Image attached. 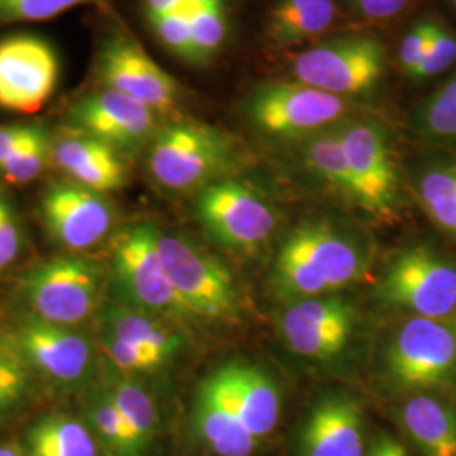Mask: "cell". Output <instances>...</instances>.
<instances>
[{
    "label": "cell",
    "instance_id": "obj_1",
    "mask_svg": "<svg viewBox=\"0 0 456 456\" xmlns=\"http://www.w3.org/2000/svg\"><path fill=\"white\" fill-rule=\"evenodd\" d=\"M370 247L354 232L326 220L306 222L286 237L273 265V288L284 301L338 293L360 281Z\"/></svg>",
    "mask_w": 456,
    "mask_h": 456
},
{
    "label": "cell",
    "instance_id": "obj_2",
    "mask_svg": "<svg viewBox=\"0 0 456 456\" xmlns=\"http://www.w3.org/2000/svg\"><path fill=\"white\" fill-rule=\"evenodd\" d=\"M379 382L394 395L456 387L455 318L404 316L382 342Z\"/></svg>",
    "mask_w": 456,
    "mask_h": 456
},
{
    "label": "cell",
    "instance_id": "obj_3",
    "mask_svg": "<svg viewBox=\"0 0 456 456\" xmlns=\"http://www.w3.org/2000/svg\"><path fill=\"white\" fill-rule=\"evenodd\" d=\"M375 293L406 316L455 318L456 259L435 245H409L387 262Z\"/></svg>",
    "mask_w": 456,
    "mask_h": 456
},
{
    "label": "cell",
    "instance_id": "obj_4",
    "mask_svg": "<svg viewBox=\"0 0 456 456\" xmlns=\"http://www.w3.org/2000/svg\"><path fill=\"white\" fill-rule=\"evenodd\" d=\"M159 252L169 281L191 320L239 322L242 294L225 264L195 242L161 232Z\"/></svg>",
    "mask_w": 456,
    "mask_h": 456
},
{
    "label": "cell",
    "instance_id": "obj_5",
    "mask_svg": "<svg viewBox=\"0 0 456 456\" xmlns=\"http://www.w3.org/2000/svg\"><path fill=\"white\" fill-rule=\"evenodd\" d=\"M235 161V146L225 132L212 126L181 122L156 135L147 166L152 180L169 191L207 188Z\"/></svg>",
    "mask_w": 456,
    "mask_h": 456
},
{
    "label": "cell",
    "instance_id": "obj_6",
    "mask_svg": "<svg viewBox=\"0 0 456 456\" xmlns=\"http://www.w3.org/2000/svg\"><path fill=\"white\" fill-rule=\"evenodd\" d=\"M103 269L80 256L39 262L20 282V291L36 318L53 325H80L98 308Z\"/></svg>",
    "mask_w": 456,
    "mask_h": 456
},
{
    "label": "cell",
    "instance_id": "obj_7",
    "mask_svg": "<svg viewBox=\"0 0 456 456\" xmlns=\"http://www.w3.org/2000/svg\"><path fill=\"white\" fill-rule=\"evenodd\" d=\"M196 216L216 244L240 256L257 254L277 228L273 205L240 181L220 180L203 188Z\"/></svg>",
    "mask_w": 456,
    "mask_h": 456
},
{
    "label": "cell",
    "instance_id": "obj_8",
    "mask_svg": "<svg viewBox=\"0 0 456 456\" xmlns=\"http://www.w3.org/2000/svg\"><path fill=\"white\" fill-rule=\"evenodd\" d=\"M112 265L122 303L171 322L191 320L164 269L159 230L149 224L124 230L114 240Z\"/></svg>",
    "mask_w": 456,
    "mask_h": 456
},
{
    "label": "cell",
    "instance_id": "obj_9",
    "mask_svg": "<svg viewBox=\"0 0 456 456\" xmlns=\"http://www.w3.org/2000/svg\"><path fill=\"white\" fill-rule=\"evenodd\" d=\"M386 71V49L365 34H350L314 45L293 61L294 78L337 97L372 90Z\"/></svg>",
    "mask_w": 456,
    "mask_h": 456
},
{
    "label": "cell",
    "instance_id": "obj_10",
    "mask_svg": "<svg viewBox=\"0 0 456 456\" xmlns=\"http://www.w3.org/2000/svg\"><path fill=\"white\" fill-rule=\"evenodd\" d=\"M338 127L354 180L355 205L379 220H394L401 190L389 134L367 118L348 120Z\"/></svg>",
    "mask_w": 456,
    "mask_h": 456
},
{
    "label": "cell",
    "instance_id": "obj_11",
    "mask_svg": "<svg viewBox=\"0 0 456 456\" xmlns=\"http://www.w3.org/2000/svg\"><path fill=\"white\" fill-rule=\"evenodd\" d=\"M359 326V308L335 293L289 303L282 311L279 331L296 357L330 362L354 342Z\"/></svg>",
    "mask_w": 456,
    "mask_h": 456
},
{
    "label": "cell",
    "instance_id": "obj_12",
    "mask_svg": "<svg viewBox=\"0 0 456 456\" xmlns=\"http://www.w3.org/2000/svg\"><path fill=\"white\" fill-rule=\"evenodd\" d=\"M345 110V98L297 80L262 86L247 107L254 126L274 137H310L342 118Z\"/></svg>",
    "mask_w": 456,
    "mask_h": 456
},
{
    "label": "cell",
    "instance_id": "obj_13",
    "mask_svg": "<svg viewBox=\"0 0 456 456\" xmlns=\"http://www.w3.org/2000/svg\"><path fill=\"white\" fill-rule=\"evenodd\" d=\"M58 78V56L45 39L17 34L0 41V109L39 112L53 97Z\"/></svg>",
    "mask_w": 456,
    "mask_h": 456
},
{
    "label": "cell",
    "instance_id": "obj_14",
    "mask_svg": "<svg viewBox=\"0 0 456 456\" xmlns=\"http://www.w3.org/2000/svg\"><path fill=\"white\" fill-rule=\"evenodd\" d=\"M369 443L359 399L346 391H326L301 419L296 456H367Z\"/></svg>",
    "mask_w": 456,
    "mask_h": 456
},
{
    "label": "cell",
    "instance_id": "obj_15",
    "mask_svg": "<svg viewBox=\"0 0 456 456\" xmlns=\"http://www.w3.org/2000/svg\"><path fill=\"white\" fill-rule=\"evenodd\" d=\"M97 71L105 88L117 90L152 109L171 112L178 100V85L134 39L114 36L98 51Z\"/></svg>",
    "mask_w": 456,
    "mask_h": 456
},
{
    "label": "cell",
    "instance_id": "obj_16",
    "mask_svg": "<svg viewBox=\"0 0 456 456\" xmlns=\"http://www.w3.org/2000/svg\"><path fill=\"white\" fill-rule=\"evenodd\" d=\"M14 345L28 367L58 386L80 384L94 365L95 350L86 337L36 316L19 325Z\"/></svg>",
    "mask_w": 456,
    "mask_h": 456
},
{
    "label": "cell",
    "instance_id": "obj_17",
    "mask_svg": "<svg viewBox=\"0 0 456 456\" xmlns=\"http://www.w3.org/2000/svg\"><path fill=\"white\" fill-rule=\"evenodd\" d=\"M41 212L51 237L77 252L100 244L114 224L110 203L71 181L49 184Z\"/></svg>",
    "mask_w": 456,
    "mask_h": 456
},
{
    "label": "cell",
    "instance_id": "obj_18",
    "mask_svg": "<svg viewBox=\"0 0 456 456\" xmlns=\"http://www.w3.org/2000/svg\"><path fill=\"white\" fill-rule=\"evenodd\" d=\"M156 112L144 103L112 88L88 94L71 109L78 132L114 147L131 151L144 144L156 131Z\"/></svg>",
    "mask_w": 456,
    "mask_h": 456
},
{
    "label": "cell",
    "instance_id": "obj_19",
    "mask_svg": "<svg viewBox=\"0 0 456 456\" xmlns=\"http://www.w3.org/2000/svg\"><path fill=\"white\" fill-rule=\"evenodd\" d=\"M191 421L198 440L215 456H252L261 444L245 426L224 367L200 384Z\"/></svg>",
    "mask_w": 456,
    "mask_h": 456
},
{
    "label": "cell",
    "instance_id": "obj_20",
    "mask_svg": "<svg viewBox=\"0 0 456 456\" xmlns=\"http://www.w3.org/2000/svg\"><path fill=\"white\" fill-rule=\"evenodd\" d=\"M395 419L421 456H456V387L399 395Z\"/></svg>",
    "mask_w": 456,
    "mask_h": 456
},
{
    "label": "cell",
    "instance_id": "obj_21",
    "mask_svg": "<svg viewBox=\"0 0 456 456\" xmlns=\"http://www.w3.org/2000/svg\"><path fill=\"white\" fill-rule=\"evenodd\" d=\"M53 161L71 183L100 195L126 183V167L114 147L82 132L61 137L53 146Z\"/></svg>",
    "mask_w": 456,
    "mask_h": 456
},
{
    "label": "cell",
    "instance_id": "obj_22",
    "mask_svg": "<svg viewBox=\"0 0 456 456\" xmlns=\"http://www.w3.org/2000/svg\"><path fill=\"white\" fill-rule=\"evenodd\" d=\"M224 370L248 433L262 443L276 431L281 419L282 399L274 379L247 362H230Z\"/></svg>",
    "mask_w": 456,
    "mask_h": 456
},
{
    "label": "cell",
    "instance_id": "obj_23",
    "mask_svg": "<svg viewBox=\"0 0 456 456\" xmlns=\"http://www.w3.org/2000/svg\"><path fill=\"white\" fill-rule=\"evenodd\" d=\"M102 333L158 352L169 362L186 345V337L178 328H175L171 320L137 310L122 301L107 306L102 314Z\"/></svg>",
    "mask_w": 456,
    "mask_h": 456
},
{
    "label": "cell",
    "instance_id": "obj_24",
    "mask_svg": "<svg viewBox=\"0 0 456 456\" xmlns=\"http://www.w3.org/2000/svg\"><path fill=\"white\" fill-rule=\"evenodd\" d=\"M335 19V0H277L267 29L281 46H301L328 31Z\"/></svg>",
    "mask_w": 456,
    "mask_h": 456
},
{
    "label": "cell",
    "instance_id": "obj_25",
    "mask_svg": "<svg viewBox=\"0 0 456 456\" xmlns=\"http://www.w3.org/2000/svg\"><path fill=\"white\" fill-rule=\"evenodd\" d=\"M28 456H100L95 435L75 418L49 414L29 428Z\"/></svg>",
    "mask_w": 456,
    "mask_h": 456
},
{
    "label": "cell",
    "instance_id": "obj_26",
    "mask_svg": "<svg viewBox=\"0 0 456 456\" xmlns=\"http://www.w3.org/2000/svg\"><path fill=\"white\" fill-rule=\"evenodd\" d=\"M416 193L433 225L456 242V161L426 164L418 175Z\"/></svg>",
    "mask_w": 456,
    "mask_h": 456
},
{
    "label": "cell",
    "instance_id": "obj_27",
    "mask_svg": "<svg viewBox=\"0 0 456 456\" xmlns=\"http://www.w3.org/2000/svg\"><path fill=\"white\" fill-rule=\"evenodd\" d=\"M100 387L110 397L126 423L131 426L135 438L149 452L161 428L159 411L152 395L141 384L126 380L120 375L109 377Z\"/></svg>",
    "mask_w": 456,
    "mask_h": 456
},
{
    "label": "cell",
    "instance_id": "obj_28",
    "mask_svg": "<svg viewBox=\"0 0 456 456\" xmlns=\"http://www.w3.org/2000/svg\"><path fill=\"white\" fill-rule=\"evenodd\" d=\"M305 163L331 190L355 205L354 180L343 151L340 127H328L310 135L303 147Z\"/></svg>",
    "mask_w": 456,
    "mask_h": 456
},
{
    "label": "cell",
    "instance_id": "obj_29",
    "mask_svg": "<svg viewBox=\"0 0 456 456\" xmlns=\"http://www.w3.org/2000/svg\"><path fill=\"white\" fill-rule=\"evenodd\" d=\"M86 419L94 428L97 440L112 456H146L144 446L135 438L131 426L102 387L86 395Z\"/></svg>",
    "mask_w": 456,
    "mask_h": 456
},
{
    "label": "cell",
    "instance_id": "obj_30",
    "mask_svg": "<svg viewBox=\"0 0 456 456\" xmlns=\"http://www.w3.org/2000/svg\"><path fill=\"white\" fill-rule=\"evenodd\" d=\"M418 129L433 142L456 144V75L421 107Z\"/></svg>",
    "mask_w": 456,
    "mask_h": 456
},
{
    "label": "cell",
    "instance_id": "obj_31",
    "mask_svg": "<svg viewBox=\"0 0 456 456\" xmlns=\"http://www.w3.org/2000/svg\"><path fill=\"white\" fill-rule=\"evenodd\" d=\"M195 49V65H205L220 51L227 37L224 4L196 5L186 12Z\"/></svg>",
    "mask_w": 456,
    "mask_h": 456
},
{
    "label": "cell",
    "instance_id": "obj_32",
    "mask_svg": "<svg viewBox=\"0 0 456 456\" xmlns=\"http://www.w3.org/2000/svg\"><path fill=\"white\" fill-rule=\"evenodd\" d=\"M49 159H53V144L48 134L36 126L31 137L0 167V175L11 184H28L39 178Z\"/></svg>",
    "mask_w": 456,
    "mask_h": 456
},
{
    "label": "cell",
    "instance_id": "obj_33",
    "mask_svg": "<svg viewBox=\"0 0 456 456\" xmlns=\"http://www.w3.org/2000/svg\"><path fill=\"white\" fill-rule=\"evenodd\" d=\"M100 346L115 369L124 374H152L169 363V360L158 352L117 340L107 333H102Z\"/></svg>",
    "mask_w": 456,
    "mask_h": 456
},
{
    "label": "cell",
    "instance_id": "obj_34",
    "mask_svg": "<svg viewBox=\"0 0 456 456\" xmlns=\"http://www.w3.org/2000/svg\"><path fill=\"white\" fill-rule=\"evenodd\" d=\"M29 384V367L16 345L0 342V418L22 399Z\"/></svg>",
    "mask_w": 456,
    "mask_h": 456
},
{
    "label": "cell",
    "instance_id": "obj_35",
    "mask_svg": "<svg viewBox=\"0 0 456 456\" xmlns=\"http://www.w3.org/2000/svg\"><path fill=\"white\" fill-rule=\"evenodd\" d=\"M98 0H0V24L36 22L61 16L66 11Z\"/></svg>",
    "mask_w": 456,
    "mask_h": 456
},
{
    "label": "cell",
    "instance_id": "obj_36",
    "mask_svg": "<svg viewBox=\"0 0 456 456\" xmlns=\"http://www.w3.org/2000/svg\"><path fill=\"white\" fill-rule=\"evenodd\" d=\"M149 22L166 48L180 56L181 60L195 65V49L186 12L164 14L149 19Z\"/></svg>",
    "mask_w": 456,
    "mask_h": 456
},
{
    "label": "cell",
    "instance_id": "obj_37",
    "mask_svg": "<svg viewBox=\"0 0 456 456\" xmlns=\"http://www.w3.org/2000/svg\"><path fill=\"white\" fill-rule=\"evenodd\" d=\"M456 61V34L436 22L435 33L426 49L423 61L411 75L412 78L426 80L446 71Z\"/></svg>",
    "mask_w": 456,
    "mask_h": 456
},
{
    "label": "cell",
    "instance_id": "obj_38",
    "mask_svg": "<svg viewBox=\"0 0 456 456\" xmlns=\"http://www.w3.org/2000/svg\"><path fill=\"white\" fill-rule=\"evenodd\" d=\"M436 28L435 20H419L411 31H409L399 48V61L403 69L409 77L416 71V68L423 61L426 49L429 46V41L433 37Z\"/></svg>",
    "mask_w": 456,
    "mask_h": 456
},
{
    "label": "cell",
    "instance_id": "obj_39",
    "mask_svg": "<svg viewBox=\"0 0 456 456\" xmlns=\"http://www.w3.org/2000/svg\"><path fill=\"white\" fill-rule=\"evenodd\" d=\"M20 250V228L11 207L0 198V273L16 261Z\"/></svg>",
    "mask_w": 456,
    "mask_h": 456
},
{
    "label": "cell",
    "instance_id": "obj_40",
    "mask_svg": "<svg viewBox=\"0 0 456 456\" xmlns=\"http://www.w3.org/2000/svg\"><path fill=\"white\" fill-rule=\"evenodd\" d=\"M360 16L370 20H386L399 16L411 0H348Z\"/></svg>",
    "mask_w": 456,
    "mask_h": 456
},
{
    "label": "cell",
    "instance_id": "obj_41",
    "mask_svg": "<svg viewBox=\"0 0 456 456\" xmlns=\"http://www.w3.org/2000/svg\"><path fill=\"white\" fill-rule=\"evenodd\" d=\"M36 126H2L0 127V167L7 163L19 147L33 134Z\"/></svg>",
    "mask_w": 456,
    "mask_h": 456
},
{
    "label": "cell",
    "instance_id": "obj_42",
    "mask_svg": "<svg viewBox=\"0 0 456 456\" xmlns=\"http://www.w3.org/2000/svg\"><path fill=\"white\" fill-rule=\"evenodd\" d=\"M147 19L171 14V12H188L196 5H212L222 4V0H144Z\"/></svg>",
    "mask_w": 456,
    "mask_h": 456
},
{
    "label": "cell",
    "instance_id": "obj_43",
    "mask_svg": "<svg viewBox=\"0 0 456 456\" xmlns=\"http://www.w3.org/2000/svg\"><path fill=\"white\" fill-rule=\"evenodd\" d=\"M367 456H411L403 441L387 431H377L369 443Z\"/></svg>",
    "mask_w": 456,
    "mask_h": 456
},
{
    "label": "cell",
    "instance_id": "obj_44",
    "mask_svg": "<svg viewBox=\"0 0 456 456\" xmlns=\"http://www.w3.org/2000/svg\"><path fill=\"white\" fill-rule=\"evenodd\" d=\"M0 456H24L22 452L17 448L16 444H11V443H5V444H0Z\"/></svg>",
    "mask_w": 456,
    "mask_h": 456
},
{
    "label": "cell",
    "instance_id": "obj_45",
    "mask_svg": "<svg viewBox=\"0 0 456 456\" xmlns=\"http://www.w3.org/2000/svg\"><path fill=\"white\" fill-rule=\"evenodd\" d=\"M452 2H453V5H455V9H456V0H452Z\"/></svg>",
    "mask_w": 456,
    "mask_h": 456
},
{
    "label": "cell",
    "instance_id": "obj_46",
    "mask_svg": "<svg viewBox=\"0 0 456 456\" xmlns=\"http://www.w3.org/2000/svg\"><path fill=\"white\" fill-rule=\"evenodd\" d=\"M455 322H456V316H455Z\"/></svg>",
    "mask_w": 456,
    "mask_h": 456
}]
</instances>
